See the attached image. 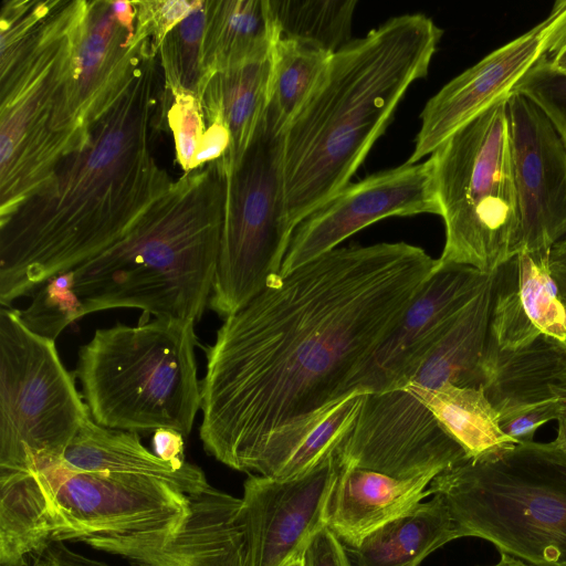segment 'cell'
Listing matches in <instances>:
<instances>
[{
  "label": "cell",
  "mask_w": 566,
  "mask_h": 566,
  "mask_svg": "<svg viewBox=\"0 0 566 566\" xmlns=\"http://www.w3.org/2000/svg\"><path fill=\"white\" fill-rule=\"evenodd\" d=\"M302 566H350L339 538L327 527L321 528L302 555Z\"/></svg>",
  "instance_id": "obj_36"
},
{
  "label": "cell",
  "mask_w": 566,
  "mask_h": 566,
  "mask_svg": "<svg viewBox=\"0 0 566 566\" xmlns=\"http://www.w3.org/2000/svg\"><path fill=\"white\" fill-rule=\"evenodd\" d=\"M27 566H113L70 548L64 542H52L25 559Z\"/></svg>",
  "instance_id": "obj_37"
},
{
  "label": "cell",
  "mask_w": 566,
  "mask_h": 566,
  "mask_svg": "<svg viewBox=\"0 0 566 566\" xmlns=\"http://www.w3.org/2000/svg\"><path fill=\"white\" fill-rule=\"evenodd\" d=\"M560 450L566 453V438L565 437H556L553 441Z\"/></svg>",
  "instance_id": "obj_46"
},
{
  "label": "cell",
  "mask_w": 566,
  "mask_h": 566,
  "mask_svg": "<svg viewBox=\"0 0 566 566\" xmlns=\"http://www.w3.org/2000/svg\"><path fill=\"white\" fill-rule=\"evenodd\" d=\"M365 395L354 392L322 412L273 433L266 440L253 472L286 480L308 471L349 432Z\"/></svg>",
  "instance_id": "obj_27"
},
{
  "label": "cell",
  "mask_w": 566,
  "mask_h": 566,
  "mask_svg": "<svg viewBox=\"0 0 566 566\" xmlns=\"http://www.w3.org/2000/svg\"><path fill=\"white\" fill-rule=\"evenodd\" d=\"M145 40L127 85L33 195L0 218V304L109 249L172 186L154 153L166 116L164 77Z\"/></svg>",
  "instance_id": "obj_2"
},
{
  "label": "cell",
  "mask_w": 566,
  "mask_h": 566,
  "mask_svg": "<svg viewBox=\"0 0 566 566\" xmlns=\"http://www.w3.org/2000/svg\"><path fill=\"white\" fill-rule=\"evenodd\" d=\"M208 13L209 0L197 1L193 10L166 35L157 51L167 102L178 94L199 96Z\"/></svg>",
  "instance_id": "obj_31"
},
{
  "label": "cell",
  "mask_w": 566,
  "mask_h": 566,
  "mask_svg": "<svg viewBox=\"0 0 566 566\" xmlns=\"http://www.w3.org/2000/svg\"><path fill=\"white\" fill-rule=\"evenodd\" d=\"M15 566H27V563H25V562H23V563H21V564H19V565H15Z\"/></svg>",
  "instance_id": "obj_48"
},
{
  "label": "cell",
  "mask_w": 566,
  "mask_h": 566,
  "mask_svg": "<svg viewBox=\"0 0 566 566\" xmlns=\"http://www.w3.org/2000/svg\"><path fill=\"white\" fill-rule=\"evenodd\" d=\"M134 1H86L78 24L67 106L83 147L95 123L120 95L145 40L136 39Z\"/></svg>",
  "instance_id": "obj_16"
},
{
  "label": "cell",
  "mask_w": 566,
  "mask_h": 566,
  "mask_svg": "<svg viewBox=\"0 0 566 566\" xmlns=\"http://www.w3.org/2000/svg\"><path fill=\"white\" fill-rule=\"evenodd\" d=\"M285 130L266 113L249 146L226 168V208L218 264L209 300L224 319L274 279L289 248L284 181Z\"/></svg>",
  "instance_id": "obj_10"
},
{
  "label": "cell",
  "mask_w": 566,
  "mask_h": 566,
  "mask_svg": "<svg viewBox=\"0 0 566 566\" xmlns=\"http://www.w3.org/2000/svg\"><path fill=\"white\" fill-rule=\"evenodd\" d=\"M559 20V6L539 23L492 51L448 82L424 105L415 148L406 163L431 155L459 128L506 98L544 56Z\"/></svg>",
  "instance_id": "obj_18"
},
{
  "label": "cell",
  "mask_w": 566,
  "mask_h": 566,
  "mask_svg": "<svg viewBox=\"0 0 566 566\" xmlns=\"http://www.w3.org/2000/svg\"><path fill=\"white\" fill-rule=\"evenodd\" d=\"M286 566H302V558L295 559Z\"/></svg>",
  "instance_id": "obj_47"
},
{
  "label": "cell",
  "mask_w": 566,
  "mask_h": 566,
  "mask_svg": "<svg viewBox=\"0 0 566 566\" xmlns=\"http://www.w3.org/2000/svg\"><path fill=\"white\" fill-rule=\"evenodd\" d=\"M562 409L557 407H543L520 413L500 423L501 429L517 443L533 441L536 430L544 423L556 420Z\"/></svg>",
  "instance_id": "obj_38"
},
{
  "label": "cell",
  "mask_w": 566,
  "mask_h": 566,
  "mask_svg": "<svg viewBox=\"0 0 566 566\" xmlns=\"http://www.w3.org/2000/svg\"><path fill=\"white\" fill-rule=\"evenodd\" d=\"M443 31L427 15L390 18L333 54L284 135L291 228L349 184L409 86L424 77Z\"/></svg>",
  "instance_id": "obj_3"
},
{
  "label": "cell",
  "mask_w": 566,
  "mask_h": 566,
  "mask_svg": "<svg viewBox=\"0 0 566 566\" xmlns=\"http://www.w3.org/2000/svg\"><path fill=\"white\" fill-rule=\"evenodd\" d=\"M271 74L272 53L216 73L199 95L206 126L221 122L230 133L229 164L241 158L265 114Z\"/></svg>",
  "instance_id": "obj_25"
},
{
  "label": "cell",
  "mask_w": 566,
  "mask_h": 566,
  "mask_svg": "<svg viewBox=\"0 0 566 566\" xmlns=\"http://www.w3.org/2000/svg\"><path fill=\"white\" fill-rule=\"evenodd\" d=\"M507 97L459 128L429 157L446 230L433 272L467 265L491 274L523 250Z\"/></svg>",
  "instance_id": "obj_8"
},
{
  "label": "cell",
  "mask_w": 566,
  "mask_h": 566,
  "mask_svg": "<svg viewBox=\"0 0 566 566\" xmlns=\"http://www.w3.org/2000/svg\"><path fill=\"white\" fill-rule=\"evenodd\" d=\"M335 449L295 478L259 474L244 481L240 510L244 566H286L302 558L313 536L326 526Z\"/></svg>",
  "instance_id": "obj_14"
},
{
  "label": "cell",
  "mask_w": 566,
  "mask_h": 566,
  "mask_svg": "<svg viewBox=\"0 0 566 566\" xmlns=\"http://www.w3.org/2000/svg\"><path fill=\"white\" fill-rule=\"evenodd\" d=\"M63 461L78 471L159 479L188 496L210 486L199 467L186 460L164 461L142 443L137 432L104 428L91 417L66 448Z\"/></svg>",
  "instance_id": "obj_22"
},
{
  "label": "cell",
  "mask_w": 566,
  "mask_h": 566,
  "mask_svg": "<svg viewBox=\"0 0 566 566\" xmlns=\"http://www.w3.org/2000/svg\"><path fill=\"white\" fill-rule=\"evenodd\" d=\"M431 481L430 478L398 480L336 462L326 505V526L343 544L357 545L367 534L431 495L426 490Z\"/></svg>",
  "instance_id": "obj_21"
},
{
  "label": "cell",
  "mask_w": 566,
  "mask_h": 566,
  "mask_svg": "<svg viewBox=\"0 0 566 566\" xmlns=\"http://www.w3.org/2000/svg\"><path fill=\"white\" fill-rule=\"evenodd\" d=\"M489 275L467 265L432 272L391 334L349 382L346 395L406 387Z\"/></svg>",
  "instance_id": "obj_17"
},
{
  "label": "cell",
  "mask_w": 566,
  "mask_h": 566,
  "mask_svg": "<svg viewBox=\"0 0 566 566\" xmlns=\"http://www.w3.org/2000/svg\"><path fill=\"white\" fill-rule=\"evenodd\" d=\"M224 208L221 158L185 172L127 235L73 270L83 315L124 307L198 322L212 293Z\"/></svg>",
  "instance_id": "obj_4"
},
{
  "label": "cell",
  "mask_w": 566,
  "mask_h": 566,
  "mask_svg": "<svg viewBox=\"0 0 566 566\" xmlns=\"http://www.w3.org/2000/svg\"><path fill=\"white\" fill-rule=\"evenodd\" d=\"M333 54L279 38L272 50L266 113L284 130L319 86Z\"/></svg>",
  "instance_id": "obj_29"
},
{
  "label": "cell",
  "mask_w": 566,
  "mask_h": 566,
  "mask_svg": "<svg viewBox=\"0 0 566 566\" xmlns=\"http://www.w3.org/2000/svg\"><path fill=\"white\" fill-rule=\"evenodd\" d=\"M437 260L406 242L336 248L274 279L206 347L205 450L253 472L266 440L348 397Z\"/></svg>",
  "instance_id": "obj_1"
},
{
  "label": "cell",
  "mask_w": 566,
  "mask_h": 566,
  "mask_svg": "<svg viewBox=\"0 0 566 566\" xmlns=\"http://www.w3.org/2000/svg\"><path fill=\"white\" fill-rule=\"evenodd\" d=\"M549 262L566 265V235L552 247Z\"/></svg>",
  "instance_id": "obj_43"
},
{
  "label": "cell",
  "mask_w": 566,
  "mask_h": 566,
  "mask_svg": "<svg viewBox=\"0 0 566 566\" xmlns=\"http://www.w3.org/2000/svg\"><path fill=\"white\" fill-rule=\"evenodd\" d=\"M440 216L430 159L405 163L349 182L294 229L281 268L284 277L387 217Z\"/></svg>",
  "instance_id": "obj_13"
},
{
  "label": "cell",
  "mask_w": 566,
  "mask_h": 566,
  "mask_svg": "<svg viewBox=\"0 0 566 566\" xmlns=\"http://www.w3.org/2000/svg\"><path fill=\"white\" fill-rule=\"evenodd\" d=\"M241 504L212 485L190 496L188 516L175 537L136 566H244Z\"/></svg>",
  "instance_id": "obj_23"
},
{
  "label": "cell",
  "mask_w": 566,
  "mask_h": 566,
  "mask_svg": "<svg viewBox=\"0 0 566 566\" xmlns=\"http://www.w3.org/2000/svg\"><path fill=\"white\" fill-rule=\"evenodd\" d=\"M165 118L174 137L177 161L184 172H189L206 130L199 98L192 94L169 98Z\"/></svg>",
  "instance_id": "obj_33"
},
{
  "label": "cell",
  "mask_w": 566,
  "mask_h": 566,
  "mask_svg": "<svg viewBox=\"0 0 566 566\" xmlns=\"http://www.w3.org/2000/svg\"><path fill=\"white\" fill-rule=\"evenodd\" d=\"M279 38L329 54L350 40L355 0H269Z\"/></svg>",
  "instance_id": "obj_30"
},
{
  "label": "cell",
  "mask_w": 566,
  "mask_h": 566,
  "mask_svg": "<svg viewBox=\"0 0 566 566\" xmlns=\"http://www.w3.org/2000/svg\"><path fill=\"white\" fill-rule=\"evenodd\" d=\"M549 269L557 285L560 298L566 303V265L549 262Z\"/></svg>",
  "instance_id": "obj_42"
},
{
  "label": "cell",
  "mask_w": 566,
  "mask_h": 566,
  "mask_svg": "<svg viewBox=\"0 0 566 566\" xmlns=\"http://www.w3.org/2000/svg\"><path fill=\"white\" fill-rule=\"evenodd\" d=\"M513 91L530 98L546 114L566 145V77L551 70L542 57Z\"/></svg>",
  "instance_id": "obj_34"
},
{
  "label": "cell",
  "mask_w": 566,
  "mask_h": 566,
  "mask_svg": "<svg viewBox=\"0 0 566 566\" xmlns=\"http://www.w3.org/2000/svg\"><path fill=\"white\" fill-rule=\"evenodd\" d=\"M30 478L39 499L35 552L52 542H77L146 563L189 513L190 496L150 476L78 471L61 459L30 471Z\"/></svg>",
  "instance_id": "obj_9"
},
{
  "label": "cell",
  "mask_w": 566,
  "mask_h": 566,
  "mask_svg": "<svg viewBox=\"0 0 566 566\" xmlns=\"http://www.w3.org/2000/svg\"><path fill=\"white\" fill-rule=\"evenodd\" d=\"M461 538L442 495L433 494L406 514L345 545L350 566H419L432 552Z\"/></svg>",
  "instance_id": "obj_24"
},
{
  "label": "cell",
  "mask_w": 566,
  "mask_h": 566,
  "mask_svg": "<svg viewBox=\"0 0 566 566\" xmlns=\"http://www.w3.org/2000/svg\"><path fill=\"white\" fill-rule=\"evenodd\" d=\"M55 340L0 310V470L32 471L63 459L90 418Z\"/></svg>",
  "instance_id": "obj_11"
},
{
  "label": "cell",
  "mask_w": 566,
  "mask_h": 566,
  "mask_svg": "<svg viewBox=\"0 0 566 566\" xmlns=\"http://www.w3.org/2000/svg\"><path fill=\"white\" fill-rule=\"evenodd\" d=\"M461 537H479L533 566H566V453L553 441L513 444L438 474Z\"/></svg>",
  "instance_id": "obj_6"
},
{
  "label": "cell",
  "mask_w": 566,
  "mask_h": 566,
  "mask_svg": "<svg viewBox=\"0 0 566 566\" xmlns=\"http://www.w3.org/2000/svg\"><path fill=\"white\" fill-rule=\"evenodd\" d=\"M485 395L500 423L543 407H566V342L541 335L514 349L489 338L483 364Z\"/></svg>",
  "instance_id": "obj_20"
},
{
  "label": "cell",
  "mask_w": 566,
  "mask_h": 566,
  "mask_svg": "<svg viewBox=\"0 0 566 566\" xmlns=\"http://www.w3.org/2000/svg\"><path fill=\"white\" fill-rule=\"evenodd\" d=\"M339 465L398 480L434 479L463 459V449L407 389L366 394L335 449Z\"/></svg>",
  "instance_id": "obj_12"
},
{
  "label": "cell",
  "mask_w": 566,
  "mask_h": 566,
  "mask_svg": "<svg viewBox=\"0 0 566 566\" xmlns=\"http://www.w3.org/2000/svg\"><path fill=\"white\" fill-rule=\"evenodd\" d=\"M507 115L523 250L547 253L566 235V145L546 114L516 91Z\"/></svg>",
  "instance_id": "obj_15"
},
{
  "label": "cell",
  "mask_w": 566,
  "mask_h": 566,
  "mask_svg": "<svg viewBox=\"0 0 566 566\" xmlns=\"http://www.w3.org/2000/svg\"><path fill=\"white\" fill-rule=\"evenodd\" d=\"M433 415L442 429L463 449L468 459L518 444L501 429L496 410L483 386L446 384L436 389L406 386Z\"/></svg>",
  "instance_id": "obj_28"
},
{
  "label": "cell",
  "mask_w": 566,
  "mask_h": 566,
  "mask_svg": "<svg viewBox=\"0 0 566 566\" xmlns=\"http://www.w3.org/2000/svg\"><path fill=\"white\" fill-rule=\"evenodd\" d=\"M86 0H10L0 10V218L81 149L67 106Z\"/></svg>",
  "instance_id": "obj_5"
},
{
  "label": "cell",
  "mask_w": 566,
  "mask_h": 566,
  "mask_svg": "<svg viewBox=\"0 0 566 566\" xmlns=\"http://www.w3.org/2000/svg\"><path fill=\"white\" fill-rule=\"evenodd\" d=\"M556 420L558 422L557 437H565L566 438V407H564L559 411Z\"/></svg>",
  "instance_id": "obj_45"
},
{
  "label": "cell",
  "mask_w": 566,
  "mask_h": 566,
  "mask_svg": "<svg viewBox=\"0 0 566 566\" xmlns=\"http://www.w3.org/2000/svg\"><path fill=\"white\" fill-rule=\"evenodd\" d=\"M153 452L164 461H181L184 457V436L175 430L159 429L153 436Z\"/></svg>",
  "instance_id": "obj_41"
},
{
  "label": "cell",
  "mask_w": 566,
  "mask_h": 566,
  "mask_svg": "<svg viewBox=\"0 0 566 566\" xmlns=\"http://www.w3.org/2000/svg\"><path fill=\"white\" fill-rule=\"evenodd\" d=\"M564 304H565V306H566V303H564Z\"/></svg>",
  "instance_id": "obj_49"
},
{
  "label": "cell",
  "mask_w": 566,
  "mask_h": 566,
  "mask_svg": "<svg viewBox=\"0 0 566 566\" xmlns=\"http://www.w3.org/2000/svg\"><path fill=\"white\" fill-rule=\"evenodd\" d=\"M196 344L195 323L168 317L96 329L80 347L74 371L93 421L188 436L201 409Z\"/></svg>",
  "instance_id": "obj_7"
},
{
  "label": "cell",
  "mask_w": 566,
  "mask_h": 566,
  "mask_svg": "<svg viewBox=\"0 0 566 566\" xmlns=\"http://www.w3.org/2000/svg\"><path fill=\"white\" fill-rule=\"evenodd\" d=\"M136 6V39H149L154 52L166 35L196 7L197 1L147 0L134 1Z\"/></svg>",
  "instance_id": "obj_35"
},
{
  "label": "cell",
  "mask_w": 566,
  "mask_h": 566,
  "mask_svg": "<svg viewBox=\"0 0 566 566\" xmlns=\"http://www.w3.org/2000/svg\"><path fill=\"white\" fill-rule=\"evenodd\" d=\"M19 312L30 331L55 340L70 324L84 316L74 291V271L48 280L34 291L30 305Z\"/></svg>",
  "instance_id": "obj_32"
},
{
  "label": "cell",
  "mask_w": 566,
  "mask_h": 566,
  "mask_svg": "<svg viewBox=\"0 0 566 566\" xmlns=\"http://www.w3.org/2000/svg\"><path fill=\"white\" fill-rule=\"evenodd\" d=\"M541 335L566 342V306L549 269V252L522 250L495 272L489 338L514 350Z\"/></svg>",
  "instance_id": "obj_19"
},
{
  "label": "cell",
  "mask_w": 566,
  "mask_h": 566,
  "mask_svg": "<svg viewBox=\"0 0 566 566\" xmlns=\"http://www.w3.org/2000/svg\"><path fill=\"white\" fill-rule=\"evenodd\" d=\"M559 20L543 56L547 66L566 77V0L557 1Z\"/></svg>",
  "instance_id": "obj_40"
},
{
  "label": "cell",
  "mask_w": 566,
  "mask_h": 566,
  "mask_svg": "<svg viewBox=\"0 0 566 566\" xmlns=\"http://www.w3.org/2000/svg\"><path fill=\"white\" fill-rule=\"evenodd\" d=\"M277 39L269 0H209L199 95L216 73L271 55Z\"/></svg>",
  "instance_id": "obj_26"
},
{
  "label": "cell",
  "mask_w": 566,
  "mask_h": 566,
  "mask_svg": "<svg viewBox=\"0 0 566 566\" xmlns=\"http://www.w3.org/2000/svg\"><path fill=\"white\" fill-rule=\"evenodd\" d=\"M231 145L228 128L221 122L206 126L203 137L193 159L192 170L223 157Z\"/></svg>",
  "instance_id": "obj_39"
},
{
  "label": "cell",
  "mask_w": 566,
  "mask_h": 566,
  "mask_svg": "<svg viewBox=\"0 0 566 566\" xmlns=\"http://www.w3.org/2000/svg\"><path fill=\"white\" fill-rule=\"evenodd\" d=\"M499 562L491 566H533L506 553H500Z\"/></svg>",
  "instance_id": "obj_44"
}]
</instances>
